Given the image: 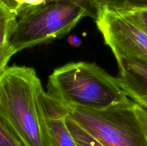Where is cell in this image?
<instances>
[{
  "label": "cell",
  "mask_w": 147,
  "mask_h": 146,
  "mask_svg": "<svg viewBox=\"0 0 147 146\" xmlns=\"http://www.w3.org/2000/svg\"><path fill=\"white\" fill-rule=\"evenodd\" d=\"M96 19L88 0H49L17 18L9 44L14 52L60 38L83 18Z\"/></svg>",
  "instance_id": "cell-3"
},
{
  "label": "cell",
  "mask_w": 147,
  "mask_h": 146,
  "mask_svg": "<svg viewBox=\"0 0 147 146\" xmlns=\"http://www.w3.org/2000/svg\"><path fill=\"white\" fill-rule=\"evenodd\" d=\"M3 4L17 17V18L34 9L42 5L49 0H1Z\"/></svg>",
  "instance_id": "cell-10"
},
{
  "label": "cell",
  "mask_w": 147,
  "mask_h": 146,
  "mask_svg": "<svg viewBox=\"0 0 147 146\" xmlns=\"http://www.w3.org/2000/svg\"><path fill=\"white\" fill-rule=\"evenodd\" d=\"M17 21V16L0 0V44L3 45L9 44Z\"/></svg>",
  "instance_id": "cell-8"
},
{
  "label": "cell",
  "mask_w": 147,
  "mask_h": 146,
  "mask_svg": "<svg viewBox=\"0 0 147 146\" xmlns=\"http://www.w3.org/2000/svg\"><path fill=\"white\" fill-rule=\"evenodd\" d=\"M119 67L116 77L128 97L147 110V61L131 56H114Z\"/></svg>",
  "instance_id": "cell-6"
},
{
  "label": "cell",
  "mask_w": 147,
  "mask_h": 146,
  "mask_svg": "<svg viewBox=\"0 0 147 146\" xmlns=\"http://www.w3.org/2000/svg\"><path fill=\"white\" fill-rule=\"evenodd\" d=\"M15 52L10 44L3 45L0 44V76L7 68L9 61Z\"/></svg>",
  "instance_id": "cell-12"
},
{
  "label": "cell",
  "mask_w": 147,
  "mask_h": 146,
  "mask_svg": "<svg viewBox=\"0 0 147 146\" xmlns=\"http://www.w3.org/2000/svg\"><path fill=\"white\" fill-rule=\"evenodd\" d=\"M46 92L67 107L103 110L129 100L116 77L96 63L70 62L50 75Z\"/></svg>",
  "instance_id": "cell-2"
},
{
  "label": "cell",
  "mask_w": 147,
  "mask_h": 146,
  "mask_svg": "<svg viewBox=\"0 0 147 146\" xmlns=\"http://www.w3.org/2000/svg\"><path fill=\"white\" fill-rule=\"evenodd\" d=\"M96 26L113 55L147 61V32L124 14L111 10L96 11Z\"/></svg>",
  "instance_id": "cell-5"
},
{
  "label": "cell",
  "mask_w": 147,
  "mask_h": 146,
  "mask_svg": "<svg viewBox=\"0 0 147 146\" xmlns=\"http://www.w3.org/2000/svg\"><path fill=\"white\" fill-rule=\"evenodd\" d=\"M66 108L69 117L104 146H147V110L132 100L103 110Z\"/></svg>",
  "instance_id": "cell-4"
},
{
  "label": "cell",
  "mask_w": 147,
  "mask_h": 146,
  "mask_svg": "<svg viewBox=\"0 0 147 146\" xmlns=\"http://www.w3.org/2000/svg\"><path fill=\"white\" fill-rule=\"evenodd\" d=\"M122 14L127 16L129 18H130L132 21H134L141 28L147 32V9Z\"/></svg>",
  "instance_id": "cell-13"
},
{
  "label": "cell",
  "mask_w": 147,
  "mask_h": 146,
  "mask_svg": "<svg viewBox=\"0 0 147 146\" xmlns=\"http://www.w3.org/2000/svg\"><path fill=\"white\" fill-rule=\"evenodd\" d=\"M34 69L7 67L0 76V119L24 146H51Z\"/></svg>",
  "instance_id": "cell-1"
},
{
  "label": "cell",
  "mask_w": 147,
  "mask_h": 146,
  "mask_svg": "<svg viewBox=\"0 0 147 146\" xmlns=\"http://www.w3.org/2000/svg\"><path fill=\"white\" fill-rule=\"evenodd\" d=\"M67 127L78 146H104L101 143L80 127L67 115L66 119Z\"/></svg>",
  "instance_id": "cell-9"
},
{
  "label": "cell",
  "mask_w": 147,
  "mask_h": 146,
  "mask_svg": "<svg viewBox=\"0 0 147 146\" xmlns=\"http://www.w3.org/2000/svg\"><path fill=\"white\" fill-rule=\"evenodd\" d=\"M67 42L72 47H78L81 45L82 40L80 37H78L76 34H72V35L69 36L68 39H67Z\"/></svg>",
  "instance_id": "cell-14"
},
{
  "label": "cell",
  "mask_w": 147,
  "mask_h": 146,
  "mask_svg": "<svg viewBox=\"0 0 147 146\" xmlns=\"http://www.w3.org/2000/svg\"><path fill=\"white\" fill-rule=\"evenodd\" d=\"M0 146H24L0 119Z\"/></svg>",
  "instance_id": "cell-11"
},
{
  "label": "cell",
  "mask_w": 147,
  "mask_h": 146,
  "mask_svg": "<svg viewBox=\"0 0 147 146\" xmlns=\"http://www.w3.org/2000/svg\"><path fill=\"white\" fill-rule=\"evenodd\" d=\"M95 11L106 9L120 14L147 9V0H88Z\"/></svg>",
  "instance_id": "cell-7"
}]
</instances>
